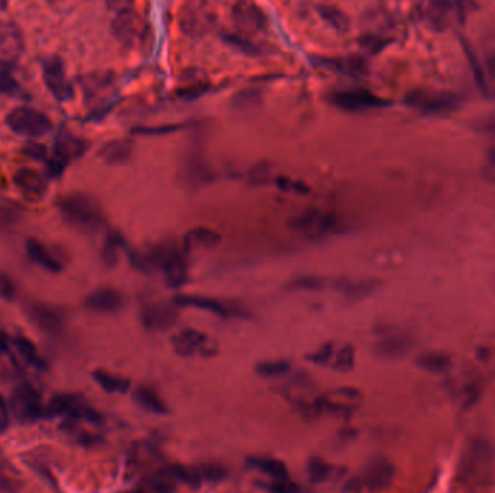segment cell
<instances>
[{"instance_id":"6","label":"cell","mask_w":495,"mask_h":493,"mask_svg":"<svg viewBox=\"0 0 495 493\" xmlns=\"http://www.w3.org/2000/svg\"><path fill=\"white\" fill-rule=\"evenodd\" d=\"M6 125L13 134L25 137H41L52 130L51 119L34 107L20 106L11 110Z\"/></svg>"},{"instance_id":"53","label":"cell","mask_w":495,"mask_h":493,"mask_svg":"<svg viewBox=\"0 0 495 493\" xmlns=\"http://www.w3.org/2000/svg\"><path fill=\"white\" fill-rule=\"evenodd\" d=\"M22 153L27 155L28 158L35 160H48V151L47 146L43 145V144H38V142H31L28 144L27 146L22 148Z\"/></svg>"},{"instance_id":"40","label":"cell","mask_w":495,"mask_h":493,"mask_svg":"<svg viewBox=\"0 0 495 493\" xmlns=\"http://www.w3.org/2000/svg\"><path fill=\"white\" fill-rule=\"evenodd\" d=\"M291 364L286 359L263 360L256 364V373L263 378H279L290 372Z\"/></svg>"},{"instance_id":"28","label":"cell","mask_w":495,"mask_h":493,"mask_svg":"<svg viewBox=\"0 0 495 493\" xmlns=\"http://www.w3.org/2000/svg\"><path fill=\"white\" fill-rule=\"evenodd\" d=\"M248 466L258 470L274 481H287L288 470L281 460L268 456H252L247 460Z\"/></svg>"},{"instance_id":"27","label":"cell","mask_w":495,"mask_h":493,"mask_svg":"<svg viewBox=\"0 0 495 493\" xmlns=\"http://www.w3.org/2000/svg\"><path fill=\"white\" fill-rule=\"evenodd\" d=\"M220 240H222V236L216 231L208 229V227H194L185 233L183 247H185V254L208 251V249L216 247Z\"/></svg>"},{"instance_id":"26","label":"cell","mask_w":495,"mask_h":493,"mask_svg":"<svg viewBox=\"0 0 495 493\" xmlns=\"http://www.w3.org/2000/svg\"><path fill=\"white\" fill-rule=\"evenodd\" d=\"M134 153V142L130 139H114L98 149V157L106 165L119 167L130 162Z\"/></svg>"},{"instance_id":"43","label":"cell","mask_w":495,"mask_h":493,"mask_svg":"<svg viewBox=\"0 0 495 493\" xmlns=\"http://www.w3.org/2000/svg\"><path fill=\"white\" fill-rule=\"evenodd\" d=\"M307 476L313 483H325L330 478L332 473V467L329 463L325 462L320 458H311L307 462L306 467Z\"/></svg>"},{"instance_id":"58","label":"cell","mask_w":495,"mask_h":493,"mask_svg":"<svg viewBox=\"0 0 495 493\" xmlns=\"http://www.w3.org/2000/svg\"><path fill=\"white\" fill-rule=\"evenodd\" d=\"M491 160H492V164L495 165V149H494V151H492V153H491Z\"/></svg>"},{"instance_id":"38","label":"cell","mask_w":495,"mask_h":493,"mask_svg":"<svg viewBox=\"0 0 495 493\" xmlns=\"http://www.w3.org/2000/svg\"><path fill=\"white\" fill-rule=\"evenodd\" d=\"M13 345H15L16 350L20 353V356L22 357L27 364H31V366H35V368H43V357H41L36 346L34 345L29 339L24 336H18L15 340H13Z\"/></svg>"},{"instance_id":"45","label":"cell","mask_w":495,"mask_h":493,"mask_svg":"<svg viewBox=\"0 0 495 493\" xmlns=\"http://www.w3.org/2000/svg\"><path fill=\"white\" fill-rule=\"evenodd\" d=\"M197 476L200 479V483H213V481H224L226 476V467L220 463H203L196 466Z\"/></svg>"},{"instance_id":"5","label":"cell","mask_w":495,"mask_h":493,"mask_svg":"<svg viewBox=\"0 0 495 493\" xmlns=\"http://www.w3.org/2000/svg\"><path fill=\"white\" fill-rule=\"evenodd\" d=\"M90 144L82 137L61 134L54 144V153L47 160V176L59 178L63 176L73 160H79L87 153Z\"/></svg>"},{"instance_id":"10","label":"cell","mask_w":495,"mask_h":493,"mask_svg":"<svg viewBox=\"0 0 495 493\" xmlns=\"http://www.w3.org/2000/svg\"><path fill=\"white\" fill-rule=\"evenodd\" d=\"M9 407L13 417L22 423H34L36 419H43L48 412L47 408L43 407L40 392L28 384L15 387Z\"/></svg>"},{"instance_id":"41","label":"cell","mask_w":495,"mask_h":493,"mask_svg":"<svg viewBox=\"0 0 495 493\" xmlns=\"http://www.w3.org/2000/svg\"><path fill=\"white\" fill-rule=\"evenodd\" d=\"M82 89L86 91L89 98H98L102 91H106L112 84L109 74L105 73H96V74H89L82 79Z\"/></svg>"},{"instance_id":"55","label":"cell","mask_w":495,"mask_h":493,"mask_svg":"<svg viewBox=\"0 0 495 493\" xmlns=\"http://www.w3.org/2000/svg\"><path fill=\"white\" fill-rule=\"evenodd\" d=\"M208 90V86H205L203 82L201 84H194V86H187L180 90L178 96L180 98H185V100H192V98H200L205 94V91Z\"/></svg>"},{"instance_id":"50","label":"cell","mask_w":495,"mask_h":493,"mask_svg":"<svg viewBox=\"0 0 495 493\" xmlns=\"http://www.w3.org/2000/svg\"><path fill=\"white\" fill-rule=\"evenodd\" d=\"M185 123H171V125H160V126H139L135 128L132 132L137 135H169L177 132V130L185 129Z\"/></svg>"},{"instance_id":"30","label":"cell","mask_w":495,"mask_h":493,"mask_svg":"<svg viewBox=\"0 0 495 493\" xmlns=\"http://www.w3.org/2000/svg\"><path fill=\"white\" fill-rule=\"evenodd\" d=\"M455 4H425V9L420 11V15L428 25L436 27H444L452 22L455 16L460 15V11H452Z\"/></svg>"},{"instance_id":"2","label":"cell","mask_w":495,"mask_h":493,"mask_svg":"<svg viewBox=\"0 0 495 493\" xmlns=\"http://www.w3.org/2000/svg\"><path fill=\"white\" fill-rule=\"evenodd\" d=\"M151 270H161L165 284L178 290L189 282V263L185 252L173 242L160 243L153 251L146 252Z\"/></svg>"},{"instance_id":"49","label":"cell","mask_w":495,"mask_h":493,"mask_svg":"<svg viewBox=\"0 0 495 493\" xmlns=\"http://www.w3.org/2000/svg\"><path fill=\"white\" fill-rule=\"evenodd\" d=\"M20 91V82L13 77L11 68H0V96H15Z\"/></svg>"},{"instance_id":"48","label":"cell","mask_w":495,"mask_h":493,"mask_svg":"<svg viewBox=\"0 0 495 493\" xmlns=\"http://www.w3.org/2000/svg\"><path fill=\"white\" fill-rule=\"evenodd\" d=\"M272 167L267 162L255 165L248 174V181L251 185H265L271 181Z\"/></svg>"},{"instance_id":"23","label":"cell","mask_w":495,"mask_h":493,"mask_svg":"<svg viewBox=\"0 0 495 493\" xmlns=\"http://www.w3.org/2000/svg\"><path fill=\"white\" fill-rule=\"evenodd\" d=\"M27 317L32 325L48 334L61 333L64 327V318L59 309H52L47 304L31 302L25 309Z\"/></svg>"},{"instance_id":"14","label":"cell","mask_w":495,"mask_h":493,"mask_svg":"<svg viewBox=\"0 0 495 493\" xmlns=\"http://www.w3.org/2000/svg\"><path fill=\"white\" fill-rule=\"evenodd\" d=\"M231 16L240 35H258L267 31V16L255 4L251 2L235 4L231 11Z\"/></svg>"},{"instance_id":"29","label":"cell","mask_w":495,"mask_h":493,"mask_svg":"<svg viewBox=\"0 0 495 493\" xmlns=\"http://www.w3.org/2000/svg\"><path fill=\"white\" fill-rule=\"evenodd\" d=\"M316 63L320 64L327 70L338 71L342 74H364L366 71L365 61L358 59V57H341V59H332V57L327 59V57H325V59H316Z\"/></svg>"},{"instance_id":"52","label":"cell","mask_w":495,"mask_h":493,"mask_svg":"<svg viewBox=\"0 0 495 493\" xmlns=\"http://www.w3.org/2000/svg\"><path fill=\"white\" fill-rule=\"evenodd\" d=\"M334 343H325V345L320 346L318 350L310 353L307 359L313 362L315 364H327L330 360L334 359Z\"/></svg>"},{"instance_id":"19","label":"cell","mask_w":495,"mask_h":493,"mask_svg":"<svg viewBox=\"0 0 495 493\" xmlns=\"http://www.w3.org/2000/svg\"><path fill=\"white\" fill-rule=\"evenodd\" d=\"M174 304L177 307H190V309H203L208 313L216 314L219 317H240L247 316L245 311L238 307L229 306L226 302L219 301L216 298L196 295V293H180L174 298Z\"/></svg>"},{"instance_id":"9","label":"cell","mask_w":495,"mask_h":493,"mask_svg":"<svg viewBox=\"0 0 495 493\" xmlns=\"http://www.w3.org/2000/svg\"><path fill=\"white\" fill-rule=\"evenodd\" d=\"M362 403V394L359 389L352 387H343L329 392L326 395L318 398L313 403L315 414L341 415L348 417L354 414Z\"/></svg>"},{"instance_id":"51","label":"cell","mask_w":495,"mask_h":493,"mask_svg":"<svg viewBox=\"0 0 495 493\" xmlns=\"http://www.w3.org/2000/svg\"><path fill=\"white\" fill-rule=\"evenodd\" d=\"M16 293H18V288H16L12 277L0 270V298L4 301H13Z\"/></svg>"},{"instance_id":"25","label":"cell","mask_w":495,"mask_h":493,"mask_svg":"<svg viewBox=\"0 0 495 493\" xmlns=\"http://www.w3.org/2000/svg\"><path fill=\"white\" fill-rule=\"evenodd\" d=\"M213 171L201 155H190L183 167V181L192 188L203 187L212 183Z\"/></svg>"},{"instance_id":"3","label":"cell","mask_w":495,"mask_h":493,"mask_svg":"<svg viewBox=\"0 0 495 493\" xmlns=\"http://www.w3.org/2000/svg\"><path fill=\"white\" fill-rule=\"evenodd\" d=\"M110 31L114 34V40L130 50L144 45L146 36L150 35V29L144 18L130 4H119V9H116Z\"/></svg>"},{"instance_id":"47","label":"cell","mask_w":495,"mask_h":493,"mask_svg":"<svg viewBox=\"0 0 495 493\" xmlns=\"http://www.w3.org/2000/svg\"><path fill=\"white\" fill-rule=\"evenodd\" d=\"M22 208L15 203H0V229H8L20 222Z\"/></svg>"},{"instance_id":"37","label":"cell","mask_w":495,"mask_h":493,"mask_svg":"<svg viewBox=\"0 0 495 493\" xmlns=\"http://www.w3.org/2000/svg\"><path fill=\"white\" fill-rule=\"evenodd\" d=\"M407 348L409 340L400 334H385L377 345V352L387 357L400 356Z\"/></svg>"},{"instance_id":"7","label":"cell","mask_w":495,"mask_h":493,"mask_svg":"<svg viewBox=\"0 0 495 493\" xmlns=\"http://www.w3.org/2000/svg\"><path fill=\"white\" fill-rule=\"evenodd\" d=\"M178 25L190 38H201L213 31L216 25V13L208 4L190 2L181 8Z\"/></svg>"},{"instance_id":"39","label":"cell","mask_w":495,"mask_h":493,"mask_svg":"<svg viewBox=\"0 0 495 493\" xmlns=\"http://www.w3.org/2000/svg\"><path fill=\"white\" fill-rule=\"evenodd\" d=\"M261 98H263V93L258 89H247V90L240 91L233 96L232 100H231V106L233 109L247 112V110L260 106Z\"/></svg>"},{"instance_id":"24","label":"cell","mask_w":495,"mask_h":493,"mask_svg":"<svg viewBox=\"0 0 495 493\" xmlns=\"http://www.w3.org/2000/svg\"><path fill=\"white\" fill-rule=\"evenodd\" d=\"M180 485L177 474L174 466L162 467L150 474L137 489L132 490L134 493H176L177 486Z\"/></svg>"},{"instance_id":"4","label":"cell","mask_w":495,"mask_h":493,"mask_svg":"<svg viewBox=\"0 0 495 493\" xmlns=\"http://www.w3.org/2000/svg\"><path fill=\"white\" fill-rule=\"evenodd\" d=\"M494 472V450L485 442H474L467 447L460 460V473L465 481L481 485L490 481Z\"/></svg>"},{"instance_id":"1","label":"cell","mask_w":495,"mask_h":493,"mask_svg":"<svg viewBox=\"0 0 495 493\" xmlns=\"http://www.w3.org/2000/svg\"><path fill=\"white\" fill-rule=\"evenodd\" d=\"M59 215L68 226L82 233H98L106 226L102 206L84 192H70L57 200Z\"/></svg>"},{"instance_id":"56","label":"cell","mask_w":495,"mask_h":493,"mask_svg":"<svg viewBox=\"0 0 495 493\" xmlns=\"http://www.w3.org/2000/svg\"><path fill=\"white\" fill-rule=\"evenodd\" d=\"M275 183L279 184V188H283V190H287V192H306L307 187L304 184H297L295 181L290 180L287 176H279Z\"/></svg>"},{"instance_id":"11","label":"cell","mask_w":495,"mask_h":493,"mask_svg":"<svg viewBox=\"0 0 495 493\" xmlns=\"http://www.w3.org/2000/svg\"><path fill=\"white\" fill-rule=\"evenodd\" d=\"M291 227L307 239H322L338 231V220L318 208H309L293 219Z\"/></svg>"},{"instance_id":"57","label":"cell","mask_w":495,"mask_h":493,"mask_svg":"<svg viewBox=\"0 0 495 493\" xmlns=\"http://www.w3.org/2000/svg\"><path fill=\"white\" fill-rule=\"evenodd\" d=\"M487 66L490 73H491V74L495 77V51H492L491 54L488 55Z\"/></svg>"},{"instance_id":"44","label":"cell","mask_w":495,"mask_h":493,"mask_svg":"<svg viewBox=\"0 0 495 493\" xmlns=\"http://www.w3.org/2000/svg\"><path fill=\"white\" fill-rule=\"evenodd\" d=\"M355 366L354 346L345 345L334 353L332 368L338 372H350Z\"/></svg>"},{"instance_id":"33","label":"cell","mask_w":495,"mask_h":493,"mask_svg":"<svg viewBox=\"0 0 495 493\" xmlns=\"http://www.w3.org/2000/svg\"><path fill=\"white\" fill-rule=\"evenodd\" d=\"M125 247V239L118 231H109L102 247V261L107 268H114L119 263L121 251Z\"/></svg>"},{"instance_id":"22","label":"cell","mask_w":495,"mask_h":493,"mask_svg":"<svg viewBox=\"0 0 495 493\" xmlns=\"http://www.w3.org/2000/svg\"><path fill=\"white\" fill-rule=\"evenodd\" d=\"M125 295L114 286H100L87 295L84 307L98 314H114L125 307Z\"/></svg>"},{"instance_id":"36","label":"cell","mask_w":495,"mask_h":493,"mask_svg":"<svg viewBox=\"0 0 495 493\" xmlns=\"http://www.w3.org/2000/svg\"><path fill=\"white\" fill-rule=\"evenodd\" d=\"M416 364L428 373H444L451 366V357L444 353L425 352L417 357Z\"/></svg>"},{"instance_id":"15","label":"cell","mask_w":495,"mask_h":493,"mask_svg":"<svg viewBox=\"0 0 495 493\" xmlns=\"http://www.w3.org/2000/svg\"><path fill=\"white\" fill-rule=\"evenodd\" d=\"M174 353L181 357L212 356V341L196 329L180 330L171 339Z\"/></svg>"},{"instance_id":"8","label":"cell","mask_w":495,"mask_h":493,"mask_svg":"<svg viewBox=\"0 0 495 493\" xmlns=\"http://www.w3.org/2000/svg\"><path fill=\"white\" fill-rule=\"evenodd\" d=\"M405 105L423 114H449L460 106V98L448 91L416 90L407 94Z\"/></svg>"},{"instance_id":"31","label":"cell","mask_w":495,"mask_h":493,"mask_svg":"<svg viewBox=\"0 0 495 493\" xmlns=\"http://www.w3.org/2000/svg\"><path fill=\"white\" fill-rule=\"evenodd\" d=\"M134 401L142 410H145L146 412H151V414H169L167 403H165L161 396L158 395L157 392L151 389V387H137L134 391Z\"/></svg>"},{"instance_id":"13","label":"cell","mask_w":495,"mask_h":493,"mask_svg":"<svg viewBox=\"0 0 495 493\" xmlns=\"http://www.w3.org/2000/svg\"><path fill=\"white\" fill-rule=\"evenodd\" d=\"M330 103L346 112H364V110L381 109L389 106L385 98H380L370 90L352 89V90H339L330 94Z\"/></svg>"},{"instance_id":"18","label":"cell","mask_w":495,"mask_h":493,"mask_svg":"<svg viewBox=\"0 0 495 493\" xmlns=\"http://www.w3.org/2000/svg\"><path fill=\"white\" fill-rule=\"evenodd\" d=\"M24 51V38L13 22H0V68H12Z\"/></svg>"},{"instance_id":"34","label":"cell","mask_w":495,"mask_h":493,"mask_svg":"<svg viewBox=\"0 0 495 493\" xmlns=\"http://www.w3.org/2000/svg\"><path fill=\"white\" fill-rule=\"evenodd\" d=\"M318 12L325 22L334 27V31L343 32L350 31V16L346 15L345 11L334 6V4H318Z\"/></svg>"},{"instance_id":"21","label":"cell","mask_w":495,"mask_h":493,"mask_svg":"<svg viewBox=\"0 0 495 493\" xmlns=\"http://www.w3.org/2000/svg\"><path fill=\"white\" fill-rule=\"evenodd\" d=\"M13 184L20 196L31 203H40L48 192L45 176L34 168H20L13 176Z\"/></svg>"},{"instance_id":"46","label":"cell","mask_w":495,"mask_h":493,"mask_svg":"<svg viewBox=\"0 0 495 493\" xmlns=\"http://www.w3.org/2000/svg\"><path fill=\"white\" fill-rule=\"evenodd\" d=\"M224 40L235 47L238 51L245 52L248 55H260L263 52L260 45L252 43L248 36L240 35V34H224Z\"/></svg>"},{"instance_id":"35","label":"cell","mask_w":495,"mask_h":493,"mask_svg":"<svg viewBox=\"0 0 495 493\" xmlns=\"http://www.w3.org/2000/svg\"><path fill=\"white\" fill-rule=\"evenodd\" d=\"M338 288L343 295L352 300H361L368 297L378 288V282L373 279H364V281H350V279H341L336 282Z\"/></svg>"},{"instance_id":"59","label":"cell","mask_w":495,"mask_h":493,"mask_svg":"<svg viewBox=\"0 0 495 493\" xmlns=\"http://www.w3.org/2000/svg\"><path fill=\"white\" fill-rule=\"evenodd\" d=\"M6 8V4H0V9Z\"/></svg>"},{"instance_id":"12","label":"cell","mask_w":495,"mask_h":493,"mask_svg":"<svg viewBox=\"0 0 495 493\" xmlns=\"http://www.w3.org/2000/svg\"><path fill=\"white\" fill-rule=\"evenodd\" d=\"M43 82L48 91L54 96L55 100L64 103L68 102L75 96V89L67 79L66 66L59 55H52L45 59L43 67Z\"/></svg>"},{"instance_id":"32","label":"cell","mask_w":495,"mask_h":493,"mask_svg":"<svg viewBox=\"0 0 495 493\" xmlns=\"http://www.w3.org/2000/svg\"><path fill=\"white\" fill-rule=\"evenodd\" d=\"M96 384L102 387L103 391L109 394H125L130 389V380L125 376L116 375V373L107 372L103 369H98L91 373Z\"/></svg>"},{"instance_id":"16","label":"cell","mask_w":495,"mask_h":493,"mask_svg":"<svg viewBox=\"0 0 495 493\" xmlns=\"http://www.w3.org/2000/svg\"><path fill=\"white\" fill-rule=\"evenodd\" d=\"M178 307L169 302H153L141 309V323L150 332H165L177 325Z\"/></svg>"},{"instance_id":"54","label":"cell","mask_w":495,"mask_h":493,"mask_svg":"<svg viewBox=\"0 0 495 493\" xmlns=\"http://www.w3.org/2000/svg\"><path fill=\"white\" fill-rule=\"evenodd\" d=\"M11 407L8 401L4 400V396L0 394V433H4L11 426Z\"/></svg>"},{"instance_id":"17","label":"cell","mask_w":495,"mask_h":493,"mask_svg":"<svg viewBox=\"0 0 495 493\" xmlns=\"http://www.w3.org/2000/svg\"><path fill=\"white\" fill-rule=\"evenodd\" d=\"M25 251H27L32 262L36 263L43 270L51 272V274L61 272L66 268V263H67L66 254L59 252V247L47 246L35 238L27 239Z\"/></svg>"},{"instance_id":"20","label":"cell","mask_w":495,"mask_h":493,"mask_svg":"<svg viewBox=\"0 0 495 493\" xmlns=\"http://www.w3.org/2000/svg\"><path fill=\"white\" fill-rule=\"evenodd\" d=\"M396 469L384 458H375L366 465L361 476V486L370 492H381L393 483Z\"/></svg>"},{"instance_id":"42","label":"cell","mask_w":495,"mask_h":493,"mask_svg":"<svg viewBox=\"0 0 495 493\" xmlns=\"http://www.w3.org/2000/svg\"><path fill=\"white\" fill-rule=\"evenodd\" d=\"M327 286L326 278L318 275H300L288 282L287 290L290 291H320Z\"/></svg>"}]
</instances>
